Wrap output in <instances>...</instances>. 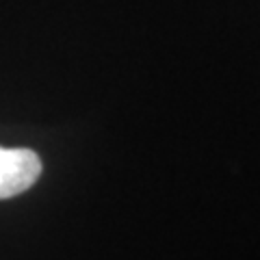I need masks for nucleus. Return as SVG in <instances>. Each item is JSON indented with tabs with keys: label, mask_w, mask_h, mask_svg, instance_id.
Returning <instances> with one entry per match:
<instances>
[{
	"label": "nucleus",
	"mask_w": 260,
	"mask_h": 260,
	"mask_svg": "<svg viewBox=\"0 0 260 260\" xmlns=\"http://www.w3.org/2000/svg\"><path fill=\"white\" fill-rule=\"evenodd\" d=\"M42 176V158L28 148H0V200L28 191Z\"/></svg>",
	"instance_id": "f257e3e1"
}]
</instances>
